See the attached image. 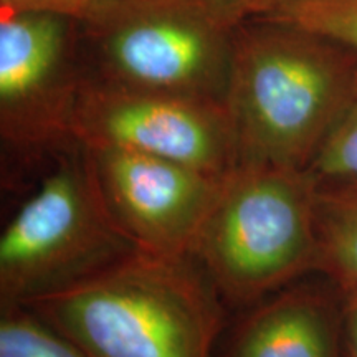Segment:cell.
<instances>
[{"instance_id": "1", "label": "cell", "mask_w": 357, "mask_h": 357, "mask_svg": "<svg viewBox=\"0 0 357 357\" xmlns=\"http://www.w3.org/2000/svg\"><path fill=\"white\" fill-rule=\"evenodd\" d=\"M225 306L194 257L136 250L25 307L84 357H215Z\"/></svg>"}, {"instance_id": "2", "label": "cell", "mask_w": 357, "mask_h": 357, "mask_svg": "<svg viewBox=\"0 0 357 357\" xmlns=\"http://www.w3.org/2000/svg\"><path fill=\"white\" fill-rule=\"evenodd\" d=\"M357 86V55L266 20L236 33L227 106L238 164L306 171Z\"/></svg>"}, {"instance_id": "3", "label": "cell", "mask_w": 357, "mask_h": 357, "mask_svg": "<svg viewBox=\"0 0 357 357\" xmlns=\"http://www.w3.org/2000/svg\"><path fill=\"white\" fill-rule=\"evenodd\" d=\"M316 181L306 171L238 164L192 257L227 306L250 307L316 270Z\"/></svg>"}, {"instance_id": "4", "label": "cell", "mask_w": 357, "mask_h": 357, "mask_svg": "<svg viewBox=\"0 0 357 357\" xmlns=\"http://www.w3.org/2000/svg\"><path fill=\"white\" fill-rule=\"evenodd\" d=\"M245 13L240 0H118L84 22L95 50L84 78L227 105Z\"/></svg>"}, {"instance_id": "5", "label": "cell", "mask_w": 357, "mask_h": 357, "mask_svg": "<svg viewBox=\"0 0 357 357\" xmlns=\"http://www.w3.org/2000/svg\"><path fill=\"white\" fill-rule=\"evenodd\" d=\"M139 250L116 223L82 147L60 155L0 236V306L78 287Z\"/></svg>"}, {"instance_id": "6", "label": "cell", "mask_w": 357, "mask_h": 357, "mask_svg": "<svg viewBox=\"0 0 357 357\" xmlns=\"http://www.w3.org/2000/svg\"><path fill=\"white\" fill-rule=\"evenodd\" d=\"M71 137L82 147L132 151L213 174H229L238 166L227 105L88 78L75 105Z\"/></svg>"}, {"instance_id": "7", "label": "cell", "mask_w": 357, "mask_h": 357, "mask_svg": "<svg viewBox=\"0 0 357 357\" xmlns=\"http://www.w3.org/2000/svg\"><path fill=\"white\" fill-rule=\"evenodd\" d=\"M71 19L45 12L2 13L0 132L20 158L73 149L71 118L84 71L73 60Z\"/></svg>"}, {"instance_id": "8", "label": "cell", "mask_w": 357, "mask_h": 357, "mask_svg": "<svg viewBox=\"0 0 357 357\" xmlns=\"http://www.w3.org/2000/svg\"><path fill=\"white\" fill-rule=\"evenodd\" d=\"M82 151L109 213L137 248L192 257L230 172L213 174L114 147Z\"/></svg>"}, {"instance_id": "9", "label": "cell", "mask_w": 357, "mask_h": 357, "mask_svg": "<svg viewBox=\"0 0 357 357\" xmlns=\"http://www.w3.org/2000/svg\"><path fill=\"white\" fill-rule=\"evenodd\" d=\"M215 357H344L342 296L289 284L225 328Z\"/></svg>"}, {"instance_id": "10", "label": "cell", "mask_w": 357, "mask_h": 357, "mask_svg": "<svg viewBox=\"0 0 357 357\" xmlns=\"http://www.w3.org/2000/svg\"><path fill=\"white\" fill-rule=\"evenodd\" d=\"M316 270L339 293L357 289V182L316 184Z\"/></svg>"}, {"instance_id": "11", "label": "cell", "mask_w": 357, "mask_h": 357, "mask_svg": "<svg viewBox=\"0 0 357 357\" xmlns=\"http://www.w3.org/2000/svg\"><path fill=\"white\" fill-rule=\"evenodd\" d=\"M261 15L357 53V0H280Z\"/></svg>"}, {"instance_id": "12", "label": "cell", "mask_w": 357, "mask_h": 357, "mask_svg": "<svg viewBox=\"0 0 357 357\" xmlns=\"http://www.w3.org/2000/svg\"><path fill=\"white\" fill-rule=\"evenodd\" d=\"M0 357L84 356L32 310L7 306L0 311Z\"/></svg>"}, {"instance_id": "13", "label": "cell", "mask_w": 357, "mask_h": 357, "mask_svg": "<svg viewBox=\"0 0 357 357\" xmlns=\"http://www.w3.org/2000/svg\"><path fill=\"white\" fill-rule=\"evenodd\" d=\"M307 172L316 184L357 182V86Z\"/></svg>"}, {"instance_id": "14", "label": "cell", "mask_w": 357, "mask_h": 357, "mask_svg": "<svg viewBox=\"0 0 357 357\" xmlns=\"http://www.w3.org/2000/svg\"><path fill=\"white\" fill-rule=\"evenodd\" d=\"M118 0H0L2 13L45 12L86 22Z\"/></svg>"}, {"instance_id": "15", "label": "cell", "mask_w": 357, "mask_h": 357, "mask_svg": "<svg viewBox=\"0 0 357 357\" xmlns=\"http://www.w3.org/2000/svg\"><path fill=\"white\" fill-rule=\"evenodd\" d=\"M342 294V346L344 357H357V289Z\"/></svg>"}, {"instance_id": "16", "label": "cell", "mask_w": 357, "mask_h": 357, "mask_svg": "<svg viewBox=\"0 0 357 357\" xmlns=\"http://www.w3.org/2000/svg\"><path fill=\"white\" fill-rule=\"evenodd\" d=\"M240 2L248 8L250 13H261L268 7L273 6V3L280 2V0H240Z\"/></svg>"}]
</instances>
